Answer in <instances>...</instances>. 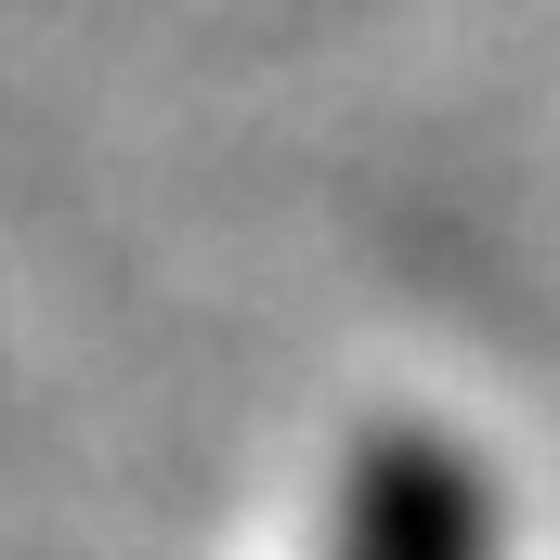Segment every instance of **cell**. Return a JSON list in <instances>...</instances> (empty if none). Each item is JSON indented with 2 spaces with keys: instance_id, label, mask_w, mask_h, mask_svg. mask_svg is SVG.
I'll return each mask as SVG.
<instances>
[{
  "instance_id": "cell-1",
  "label": "cell",
  "mask_w": 560,
  "mask_h": 560,
  "mask_svg": "<svg viewBox=\"0 0 560 560\" xmlns=\"http://www.w3.org/2000/svg\"><path fill=\"white\" fill-rule=\"evenodd\" d=\"M339 560H495L469 456L430 430H378L352 456V495H339Z\"/></svg>"
}]
</instances>
